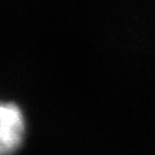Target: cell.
Here are the masks:
<instances>
[{
  "instance_id": "obj_1",
  "label": "cell",
  "mask_w": 155,
  "mask_h": 155,
  "mask_svg": "<svg viewBox=\"0 0 155 155\" xmlns=\"http://www.w3.org/2000/svg\"><path fill=\"white\" fill-rule=\"evenodd\" d=\"M27 137L28 120L22 105L0 98V155H18Z\"/></svg>"
}]
</instances>
